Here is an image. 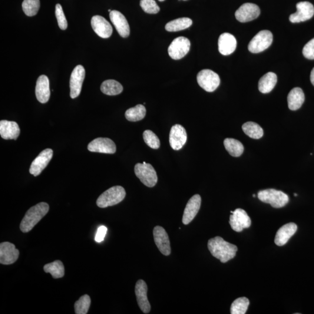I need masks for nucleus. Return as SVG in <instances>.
Listing matches in <instances>:
<instances>
[{"label": "nucleus", "mask_w": 314, "mask_h": 314, "mask_svg": "<svg viewBox=\"0 0 314 314\" xmlns=\"http://www.w3.org/2000/svg\"><path fill=\"white\" fill-rule=\"evenodd\" d=\"M208 250L213 256L226 263L236 256L237 247L224 241L222 237L217 236L208 240Z\"/></svg>", "instance_id": "f257e3e1"}, {"label": "nucleus", "mask_w": 314, "mask_h": 314, "mask_svg": "<svg viewBox=\"0 0 314 314\" xmlns=\"http://www.w3.org/2000/svg\"><path fill=\"white\" fill-rule=\"evenodd\" d=\"M48 204L44 202L31 207L23 218L20 224V229L24 233L30 232L48 213Z\"/></svg>", "instance_id": "f03ea898"}, {"label": "nucleus", "mask_w": 314, "mask_h": 314, "mask_svg": "<svg viewBox=\"0 0 314 314\" xmlns=\"http://www.w3.org/2000/svg\"><path fill=\"white\" fill-rule=\"evenodd\" d=\"M126 191L124 187L116 186L109 188L100 195L97 200V205L100 208H107L115 206L124 200Z\"/></svg>", "instance_id": "7ed1b4c3"}, {"label": "nucleus", "mask_w": 314, "mask_h": 314, "mask_svg": "<svg viewBox=\"0 0 314 314\" xmlns=\"http://www.w3.org/2000/svg\"><path fill=\"white\" fill-rule=\"evenodd\" d=\"M259 200L269 204L273 208H279L285 206L289 203V196L282 191L269 188L260 191L258 193Z\"/></svg>", "instance_id": "20e7f679"}, {"label": "nucleus", "mask_w": 314, "mask_h": 314, "mask_svg": "<svg viewBox=\"0 0 314 314\" xmlns=\"http://www.w3.org/2000/svg\"><path fill=\"white\" fill-rule=\"evenodd\" d=\"M135 173L136 177L145 186L153 187L157 184L158 177L156 171L150 164L143 162L135 165Z\"/></svg>", "instance_id": "39448f33"}, {"label": "nucleus", "mask_w": 314, "mask_h": 314, "mask_svg": "<svg viewBox=\"0 0 314 314\" xmlns=\"http://www.w3.org/2000/svg\"><path fill=\"white\" fill-rule=\"evenodd\" d=\"M272 41V33L267 30H264L258 33L251 40L248 45V48L252 53H259L269 48Z\"/></svg>", "instance_id": "423d86ee"}, {"label": "nucleus", "mask_w": 314, "mask_h": 314, "mask_svg": "<svg viewBox=\"0 0 314 314\" xmlns=\"http://www.w3.org/2000/svg\"><path fill=\"white\" fill-rule=\"evenodd\" d=\"M198 84L207 92H213L219 87V75L210 69H203L198 72L197 77Z\"/></svg>", "instance_id": "0eeeda50"}, {"label": "nucleus", "mask_w": 314, "mask_h": 314, "mask_svg": "<svg viewBox=\"0 0 314 314\" xmlns=\"http://www.w3.org/2000/svg\"><path fill=\"white\" fill-rule=\"evenodd\" d=\"M190 42L185 37L175 39L168 47V54L171 58L178 60L184 57L190 51Z\"/></svg>", "instance_id": "6e6552de"}, {"label": "nucleus", "mask_w": 314, "mask_h": 314, "mask_svg": "<svg viewBox=\"0 0 314 314\" xmlns=\"http://www.w3.org/2000/svg\"><path fill=\"white\" fill-rule=\"evenodd\" d=\"M229 224L231 227L237 232H242L244 229L249 228L251 224L250 218L243 209L237 208L234 211H231Z\"/></svg>", "instance_id": "1a4fd4ad"}, {"label": "nucleus", "mask_w": 314, "mask_h": 314, "mask_svg": "<svg viewBox=\"0 0 314 314\" xmlns=\"http://www.w3.org/2000/svg\"><path fill=\"white\" fill-rule=\"evenodd\" d=\"M85 78V69L79 65L73 70L70 79V95L72 98L79 96L82 90L83 83Z\"/></svg>", "instance_id": "9d476101"}, {"label": "nucleus", "mask_w": 314, "mask_h": 314, "mask_svg": "<svg viewBox=\"0 0 314 314\" xmlns=\"http://www.w3.org/2000/svg\"><path fill=\"white\" fill-rule=\"evenodd\" d=\"M259 6L253 3H246L240 6L235 12V17L238 21L245 23L253 21L260 15Z\"/></svg>", "instance_id": "9b49d317"}, {"label": "nucleus", "mask_w": 314, "mask_h": 314, "mask_svg": "<svg viewBox=\"0 0 314 314\" xmlns=\"http://www.w3.org/2000/svg\"><path fill=\"white\" fill-rule=\"evenodd\" d=\"M52 155H53V151L50 148H47L42 151L32 162L29 170L30 174L35 177H37L41 174L52 159Z\"/></svg>", "instance_id": "f8f14e48"}, {"label": "nucleus", "mask_w": 314, "mask_h": 314, "mask_svg": "<svg viewBox=\"0 0 314 314\" xmlns=\"http://www.w3.org/2000/svg\"><path fill=\"white\" fill-rule=\"evenodd\" d=\"M297 12L290 15L289 20L292 23L305 22L313 18L314 15V5L308 1L297 3Z\"/></svg>", "instance_id": "ddd939ff"}, {"label": "nucleus", "mask_w": 314, "mask_h": 314, "mask_svg": "<svg viewBox=\"0 0 314 314\" xmlns=\"http://www.w3.org/2000/svg\"><path fill=\"white\" fill-rule=\"evenodd\" d=\"M91 152L104 154H114L116 152V145L108 138L99 137L90 142L88 146Z\"/></svg>", "instance_id": "4468645a"}, {"label": "nucleus", "mask_w": 314, "mask_h": 314, "mask_svg": "<svg viewBox=\"0 0 314 314\" xmlns=\"http://www.w3.org/2000/svg\"><path fill=\"white\" fill-rule=\"evenodd\" d=\"M154 242L160 252L164 256H169L171 253L170 241L168 234L163 227L157 226L153 230Z\"/></svg>", "instance_id": "2eb2a0df"}, {"label": "nucleus", "mask_w": 314, "mask_h": 314, "mask_svg": "<svg viewBox=\"0 0 314 314\" xmlns=\"http://www.w3.org/2000/svg\"><path fill=\"white\" fill-rule=\"evenodd\" d=\"M19 251L14 244L3 242L0 244V263L3 265H10L18 260Z\"/></svg>", "instance_id": "dca6fc26"}, {"label": "nucleus", "mask_w": 314, "mask_h": 314, "mask_svg": "<svg viewBox=\"0 0 314 314\" xmlns=\"http://www.w3.org/2000/svg\"><path fill=\"white\" fill-rule=\"evenodd\" d=\"M187 140V133L180 125H175L172 127L170 134V143L174 150H179Z\"/></svg>", "instance_id": "f3484780"}, {"label": "nucleus", "mask_w": 314, "mask_h": 314, "mask_svg": "<svg viewBox=\"0 0 314 314\" xmlns=\"http://www.w3.org/2000/svg\"><path fill=\"white\" fill-rule=\"evenodd\" d=\"M148 287L144 280H138L135 286V294L138 306L144 314L149 313L151 306L147 298Z\"/></svg>", "instance_id": "a211bd4d"}, {"label": "nucleus", "mask_w": 314, "mask_h": 314, "mask_svg": "<svg viewBox=\"0 0 314 314\" xmlns=\"http://www.w3.org/2000/svg\"><path fill=\"white\" fill-rule=\"evenodd\" d=\"M92 29L98 36L103 39L111 37L112 34V28L106 19L100 15L92 16L91 20Z\"/></svg>", "instance_id": "6ab92c4d"}, {"label": "nucleus", "mask_w": 314, "mask_h": 314, "mask_svg": "<svg viewBox=\"0 0 314 314\" xmlns=\"http://www.w3.org/2000/svg\"><path fill=\"white\" fill-rule=\"evenodd\" d=\"M110 18L121 37L128 38L130 35V28L125 16L120 11L114 10L110 13Z\"/></svg>", "instance_id": "aec40b11"}, {"label": "nucleus", "mask_w": 314, "mask_h": 314, "mask_svg": "<svg viewBox=\"0 0 314 314\" xmlns=\"http://www.w3.org/2000/svg\"><path fill=\"white\" fill-rule=\"evenodd\" d=\"M201 203V198L200 195H194L188 200L185 208L182 222L184 224H188L192 221L197 216L200 210Z\"/></svg>", "instance_id": "412c9836"}, {"label": "nucleus", "mask_w": 314, "mask_h": 314, "mask_svg": "<svg viewBox=\"0 0 314 314\" xmlns=\"http://www.w3.org/2000/svg\"><path fill=\"white\" fill-rule=\"evenodd\" d=\"M237 47V41L234 36L224 33L218 40V49L221 54L228 55L232 54Z\"/></svg>", "instance_id": "4be33fe9"}, {"label": "nucleus", "mask_w": 314, "mask_h": 314, "mask_svg": "<svg viewBox=\"0 0 314 314\" xmlns=\"http://www.w3.org/2000/svg\"><path fill=\"white\" fill-rule=\"evenodd\" d=\"M36 95L38 100L45 104L48 102L50 97L49 79L47 76L41 75L39 77L36 87Z\"/></svg>", "instance_id": "5701e85b"}, {"label": "nucleus", "mask_w": 314, "mask_h": 314, "mask_svg": "<svg viewBox=\"0 0 314 314\" xmlns=\"http://www.w3.org/2000/svg\"><path fill=\"white\" fill-rule=\"evenodd\" d=\"M20 128L16 122L2 120L0 121V135L5 140L17 139Z\"/></svg>", "instance_id": "b1692460"}, {"label": "nucleus", "mask_w": 314, "mask_h": 314, "mask_svg": "<svg viewBox=\"0 0 314 314\" xmlns=\"http://www.w3.org/2000/svg\"><path fill=\"white\" fill-rule=\"evenodd\" d=\"M297 230V224L295 223H290L287 224L281 227L277 230L276 234L275 243L277 246H283L285 245L295 234Z\"/></svg>", "instance_id": "393cba45"}, {"label": "nucleus", "mask_w": 314, "mask_h": 314, "mask_svg": "<svg viewBox=\"0 0 314 314\" xmlns=\"http://www.w3.org/2000/svg\"><path fill=\"white\" fill-rule=\"evenodd\" d=\"M305 94L302 89L295 88L287 95V103L290 110L296 111L302 106L305 102Z\"/></svg>", "instance_id": "a878e982"}, {"label": "nucleus", "mask_w": 314, "mask_h": 314, "mask_svg": "<svg viewBox=\"0 0 314 314\" xmlns=\"http://www.w3.org/2000/svg\"><path fill=\"white\" fill-rule=\"evenodd\" d=\"M277 76L273 72H268L260 79L259 89L264 94L269 93L272 91L277 83Z\"/></svg>", "instance_id": "bb28decb"}, {"label": "nucleus", "mask_w": 314, "mask_h": 314, "mask_svg": "<svg viewBox=\"0 0 314 314\" xmlns=\"http://www.w3.org/2000/svg\"><path fill=\"white\" fill-rule=\"evenodd\" d=\"M193 21L188 18H180L173 20L165 25V29L168 32H178L189 28L192 25Z\"/></svg>", "instance_id": "cd10ccee"}, {"label": "nucleus", "mask_w": 314, "mask_h": 314, "mask_svg": "<svg viewBox=\"0 0 314 314\" xmlns=\"http://www.w3.org/2000/svg\"><path fill=\"white\" fill-rule=\"evenodd\" d=\"M224 144L228 153L233 157H240L243 153V145L239 140L234 138H226L224 139Z\"/></svg>", "instance_id": "c85d7f7f"}, {"label": "nucleus", "mask_w": 314, "mask_h": 314, "mask_svg": "<svg viewBox=\"0 0 314 314\" xmlns=\"http://www.w3.org/2000/svg\"><path fill=\"white\" fill-rule=\"evenodd\" d=\"M101 90L106 95H116L120 94L123 91V87L120 83L116 81L107 80L101 84Z\"/></svg>", "instance_id": "c756f323"}, {"label": "nucleus", "mask_w": 314, "mask_h": 314, "mask_svg": "<svg viewBox=\"0 0 314 314\" xmlns=\"http://www.w3.org/2000/svg\"><path fill=\"white\" fill-rule=\"evenodd\" d=\"M45 272L49 273L54 279L61 278L64 276V264L61 261L56 260L51 263L45 264L44 266Z\"/></svg>", "instance_id": "7c9ffc66"}, {"label": "nucleus", "mask_w": 314, "mask_h": 314, "mask_svg": "<svg viewBox=\"0 0 314 314\" xmlns=\"http://www.w3.org/2000/svg\"><path fill=\"white\" fill-rule=\"evenodd\" d=\"M242 130L248 136L254 138V139H259L264 135L263 128L255 122H246L243 125Z\"/></svg>", "instance_id": "2f4dec72"}, {"label": "nucleus", "mask_w": 314, "mask_h": 314, "mask_svg": "<svg viewBox=\"0 0 314 314\" xmlns=\"http://www.w3.org/2000/svg\"><path fill=\"white\" fill-rule=\"evenodd\" d=\"M146 109L143 105L138 104L135 107L128 109L125 112V117L129 121H139L145 117Z\"/></svg>", "instance_id": "473e14b6"}, {"label": "nucleus", "mask_w": 314, "mask_h": 314, "mask_svg": "<svg viewBox=\"0 0 314 314\" xmlns=\"http://www.w3.org/2000/svg\"><path fill=\"white\" fill-rule=\"evenodd\" d=\"M250 305L249 299L246 297H240L234 301L230 307L232 314H245Z\"/></svg>", "instance_id": "72a5a7b5"}, {"label": "nucleus", "mask_w": 314, "mask_h": 314, "mask_svg": "<svg viewBox=\"0 0 314 314\" xmlns=\"http://www.w3.org/2000/svg\"><path fill=\"white\" fill-rule=\"evenodd\" d=\"M91 299L90 296L85 295L81 297L75 304V314H87L90 309Z\"/></svg>", "instance_id": "f704fd0d"}, {"label": "nucleus", "mask_w": 314, "mask_h": 314, "mask_svg": "<svg viewBox=\"0 0 314 314\" xmlns=\"http://www.w3.org/2000/svg\"><path fill=\"white\" fill-rule=\"evenodd\" d=\"M40 6H41L40 0H24L22 3L23 11L28 16H33L37 14Z\"/></svg>", "instance_id": "c9c22d12"}, {"label": "nucleus", "mask_w": 314, "mask_h": 314, "mask_svg": "<svg viewBox=\"0 0 314 314\" xmlns=\"http://www.w3.org/2000/svg\"><path fill=\"white\" fill-rule=\"evenodd\" d=\"M143 138L145 143L153 149H158L160 147V141L153 132L146 130L144 132Z\"/></svg>", "instance_id": "e433bc0d"}, {"label": "nucleus", "mask_w": 314, "mask_h": 314, "mask_svg": "<svg viewBox=\"0 0 314 314\" xmlns=\"http://www.w3.org/2000/svg\"><path fill=\"white\" fill-rule=\"evenodd\" d=\"M140 5L143 11L147 14H157L160 10L159 6L154 0H140Z\"/></svg>", "instance_id": "4c0bfd02"}, {"label": "nucleus", "mask_w": 314, "mask_h": 314, "mask_svg": "<svg viewBox=\"0 0 314 314\" xmlns=\"http://www.w3.org/2000/svg\"><path fill=\"white\" fill-rule=\"evenodd\" d=\"M55 16L57 18L59 28L62 30L67 29L68 27L67 19L65 18L62 6L59 4H57L55 6Z\"/></svg>", "instance_id": "58836bf2"}, {"label": "nucleus", "mask_w": 314, "mask_h": 314, "mask_svg": "<svg viewBox=\"0 0 314 314\" xmlns=\"http://www.w3.org/2000/svg\"><path fill=\"white\" fill-rule=\"evenodd\" d=\"M303 54L309 59H314V38L307 43L303 49Z\"/></svg>", "instance_id": "ea45409f"}, {"label": "nucleus", "mask_w": 314, "mask_h": 314, "mask_svg": "<svg viewBox=\"0 0 314 314\" xmlns=\"http://www.w3.org/2000/svg\"><path fill=\"white\" fill-rule=\"evenodd\" d=\"M107 232V228L105 226H101L98 228L96 234L95 236V241L97 243H101L104 240Z\"/></svg>", "instance_id": "a19ab883"}, {"label": "nucleus", "mask_w": 314, "mask_h": 314, "mask_svg": "<svg viewBox=\"0 0 314 314\" xmlns=\"http://www.w3.org/2000/svg\"><path fill=\"white\" fill-rule=\"evenodd\" d=\"M310 80L312 82V84L314 86V68L313 69L312 72H311Z\"/></svg>", "instance_id": "79ce46f5"}, {"label": "nucleus", "mask_w": 314, "mask_h": 314, "mask_svg": "<svg viewBox=\"0 0 314 314\" xmlns=\"http://www.w3.org/2000/svg\"><path fill=\"white\" fill-rule=\"evenodd\" d=\"M158 1L162 2V1H164L165 0H158Z\"/></svg>", "instance_id": "37998d69"}, {"label": "nucleus", "mask_w": 314, "mask_h": 314, "mask_svg": "<svg viewBox=\"0 0 314 314\" xmlns=\"http://www.w3.org/2000/svg\"><path fill=\"white\" fill-rule=\"evenodd\" d=\"M108 11H109V12H111L112 11H111V9H108Z\"/></svg>", "instance_id": "c03bdc74"}, {"label": "nucleus", "mask_w": 314, "mask_h": 314, "mask_svg": "<svg viewBox=\"0 0 314 314\" xmlns=\"http://www.w3.org/2000/svg\"><path fill=\"white\" fill-rule=\"evenodd\" d=\"M253 197H256V195L255 194H253Z\"/></svg>", "instance_id": "a18cd8bd"}, {"label": "nucleus", "mask_w": 314, "mask_h": 314, "mask_svg": "<svg viewBox=\"0 0 314 314\" xmlns=\"http://www.w3.org/2000/svg\"><path fill=\"white\" fill-rule=\"evenodd\" d=\"M297 196V194H296V193H295V196H296V197Z\"/></svg>", "instance_id": "49530a36"}]
</instances>
